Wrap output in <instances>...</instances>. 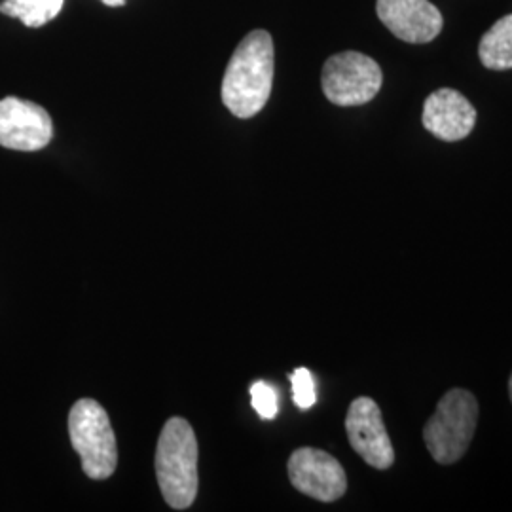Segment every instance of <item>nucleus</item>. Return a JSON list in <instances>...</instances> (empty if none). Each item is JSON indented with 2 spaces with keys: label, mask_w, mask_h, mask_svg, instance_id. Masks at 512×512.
<instances>
[{
  "label": "nucleus",
  "mask_w": 512,
  "mask_h": 512,
  "mask_svg": "<svg viewBox=\"0 0 512 512\" xmlns=\"http://www.w3.org/2000/svg\"><path fill=\"white\" fill-rule=\"evenodd\" d=\"M421 122L435 137L456 143L475 128L476 110L465 95L452 88H442L425 99Z\"/></svg>",
  "instance_id": "9d476101"
},
{
  "label": "nucleus",
  "mask_w": 512,
  "mask_h": 512,
  "mask_svg": "<svg viewBox=\"0 0 512 512\" xmlns=\"http://www.w3.org/2000/svg\"><path fill=\"white\" fill-rule=\"evenodd\" d=\"M54 137V122L48 110L33 101L6 97L0 101V147L37 152Z\"/></svg>",
  "instance_id": "423d86ee"
},
{
  "label": "nucleus",
  "mask_w": 512,
  "mask_h": 512,
  "mask_svg": "<svg viewBox=\"0 0 512 512\" xmlns=\"http://www.w3.org/2000/svg\"><path fill=\"white\" fill-rule=\"evenodd\" d=\"M251 399H253V408L256 414L262 420H274L279 412V403H277V393L274 387L266 382H255L251 385Z\"/></svg>",
  "instance_id": "4468645a"
},
{
  "label": "nucleus",
  "mask_w": 512,
  "mask_h": 512,
  "mask_svg": "<svg viewBox=\"0 0 512 512\" xmlns=\"http://www.w3.org/2000/svg\"><path fill=\"white\" fill-rule=\"evenodd\" d=\"M65 0H2L0 14L16 18L31 29L44 27L63 10Z\"/></svg>",
  "instance_id": "f8f14e48"
},
{
  "label": "nucleus",
  "mask_w": 512,
  "mask_h": 512,
  "mask_svg": "<svg viewBox=\"0 0 512 512\" xmlns=\"http://www.w3.org/2000/svg\"><path fill=\"white\" fill-rule=\"evenodd\" d=\"M103 4H107V6H112V8H116V6H124L126 4V0H101Z\"/></svg>",
  "instance_id": "2eb2a0df"
},
{
  "label": "nucleus",
  "mask_w": 512,
  "mask_h": 512,
  "mask_svg": "<svg viewBox=\"0 0 512 512\" xmlns=\"http://www.w3.org/2000/svg\"><path fill=\"white\" fill-rule=\"evenodd\" d=\"M478 57L486 69H512V16L499 19L482 37L478 46Z\"/></svg>",
  "instance_id": "9b49d317"
},
{
  "label": "nucleus",
  "mask_w": 512,
  "mask_h": 512,
  "mask_svg": "<svg viewBox=\"0 0 512 512\" xmlns=\"http://www.w3.org/2000/svg\"><path fill=\"white\" fill-rule=\"evenodd\" d=\"M378 18L404 42L427 44L439 37L444 19L429 0H378Z\"/></svg>",
  "instance_id": "1a4fd4ad"
},
{
  "label": "nucleus",
  "mask_w": 512,
  "mask_h": 512,
  "mask_svg": "<svg viewBox=\"0 0 512 512\" xmlns=\"http://www.w3.org/2000/svg\"><path fill=\"white\" fill-rule=\"evenodd\" d=\"M69 435L74 452L80 456L84 475L105 480L118 467V448L107 410L93 401L80 399L69 414Z\"/></svg>",
  "instance_id": "20e7f679"
},
{
  "label": "nucleus",
  "mask_w": 512,
  "mask_h": 512,
  "mask_svg": "<svg viewBox=\"0 0 512 512\" xmlns=\"http://www.w3.org/2000/svg\"><path fill=\"white\" fill-rule=\"evenodd\" d=\"M382 82L380 65L361 52L332 55L321 74L325 97L338 107L365 105L382 90Z\"/></svg>",
  "instance_id": "39448f33"
},
{
  "label": "nucleus",
  "mask_w": 512,
  "mask_h": 512,
  "mask_svg": "<svg viewBox=\"0 0 512 512\" xmlns=\"http://www.w3.org/2000/svg\"><path fill=\"white\" fill-rule=\"evenodd\" d=\"M289 478L300 494L332 503L348 490L346 471L340 461L317 448H298L289 459Z\"/></svg>",
  "instance_id": "0eeeda50"
},
{
  "label": "nucleus",
  "mask_w": 512,
  "mask_h": 512,
  "mask_svg": "<svg viewBox=\"0 0 512 512\" xmlns=\"http://www.w3.org/2000/svg\"><path fill=\"white\" fill-rule=\"evenodd\" d=\"M351 448L378 471H385L395 463V450L385 429L382 410L370 397H359L349 406L346 416Z\"/></svg>",
  "instance_id": "6e6552de"
},
{
  "label": "nucleus",
  "mask_w": 512,
  "mask_h": 512,
  "mask_svg": "<svg viewBox=\"0 0 512 512\" xmlns=\"http://www.w3.org/2000/svg\"><path fill=\"white\" fill-rule=\"evenodd\" d=\"M274 40L268 31L256 29L239 42L224 80L222 101L241 120L253 118L266 107L274 86Z\"/></svg>",
  "instance_id": "f257e3e1"
},
{
  "label": "nucleus",
  "mask_w": 512,
  "mask_h": 512,
  "mask_svg": "<svg viewBox=\"0 0 512 512\" xmlns=\"http://www.w3.org/2000/svg\"><path fill=\"white\" fill-rule=\"evenodd\" d=\"M291 382H293L294 403L300 410H310L311 406L317 401L315 395V382L311 376L310 370L300 366L291 374Z\"/></svg>",
  "instance_id": "ddd939ff"
},
{
  "label": "nucleus",
  "mask_w": 512,
  "mask_h": 512,
  "mask_svg": "<svg viewBox=\"0 0 512 512\" xmlns=\"http://www.w3.org/2000/svg\"><path fill=\"white\" fill-rule=\"evenodd\" d=\"M156 478L171 509L184 511L196 501L200 486L198 440L184 418H171L162 429L156 448Z\"/></svg>",
  "instance_id": "f03ea898"
},
{
  "label": "nucleus",
  "mask_w": 512,
  "mask_h": 512,
  "mask_svg": "<svg viewBox=\"0 0 512 512\" xmlns=\"http://www.w3.org/2000/svg\"><path fill=\"white\" fill-rule=\"evenodd\" d=\"M478 401L467 389H450L423 427V440L437 463L452 465L465 456L475 437Z\"/></svg>",
  "instance_id": "7ed1b4c3"
},
{
  "label": "nucleus",
  "mask_w": 512,
  "mask_h": 512,
  "mask_svg": "<svg viewBox=\"0 0 512 512\" xmlns=\"http://www.w3.org/2000/svg\"><path fill=\"white\" fill-rule=\"evenodd\" d=\"M509 395H511V403H512V374H511V378H509Z\"/></svg>",
  "instance_id": "dca6fc26"
}]
</instances>
